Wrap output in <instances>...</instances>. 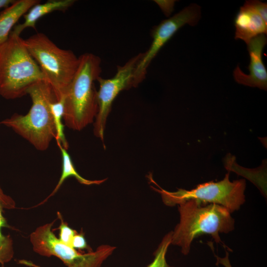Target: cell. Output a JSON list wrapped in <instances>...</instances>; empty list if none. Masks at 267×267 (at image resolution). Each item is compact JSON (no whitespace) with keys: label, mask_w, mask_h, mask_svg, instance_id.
Masks as SVG:
<instances>
[{"label":"cell","mask_w":267,"mask_h":267,"mask_svg":"<svg viewBox=\"0 0 267 267\" xmlns=\"http://www.w3.org/2000/svg\"><path fill=\"white\" fill-rule=\"evenodd\" d=\"M201 18V7L191 3L179 12L161 21L152 30V41L148 50L142 53L133 76V87H137L145 78L147 69L161 48L175 34L186 24L193 26Z\"/></svg>","instance_id":"cell-8"},{"label":"cell","mask_w":267,"mask_h":267,"mask_svg":"<svg viewBox=\"0 0 267 267\" xmlns=\"http://www.w3.org/2000/svg\"><path fill=\"white\" fill-rule=\"evenodd\" d=\"M56 142L62 155V173L55 188L45 200L53 195L57 191L64 180L70 177H75L80 183L87 185H99L106 180V178L100 180H89L82 177L76 171L71 158L67 150L62 146L60 142L58 141H56Z\"/></svg>","instance_id":"cell-15"},{"label":"cell","mask_w":267,"mask_h":267,"mask_svg":"<svg viewBox=\"0 0 267 267\" xmlns=\"http://www.w3.org/2000/svg\"><path fill=\"white\" fill-rule=\"evenodd\" d=\"M234 38L242 40L246 44L253 38L267 33V23L246 1L240 7L234 21Z\"/></svg>","instance_id":"cell-11"},{"label":"cell","mask_w":267,"mask_h":267,"mask_svg":"<svg viewBox=\"0 0 267 267\" xmlns=\"http://www.w3.org/2000/svg\"><path fill=\"white\" fill-rule=\"evenodd\" d=\"M179 222L172 231L171 244L179 246L184 255L188 254L193 240L203 234L210 235L221 243L220 233L234 229V220L224 207L217 204H202L189 200L178 205Z\"/></svg>","instance_id":"cell-1"},{"label":"cell","mask_w":267,"mask_h":267,"mask_svg":"<svg viewBox=\"0 0 267 267\" xmlns=\"http://www.w3.org/2000/svg\"><path fill=\"white\" fill-rule=\"evenodd\" d=\"M43 80L44 77L24 40L11 31L0 45V95L7 99L22 97L31 86Z\"/></svg>","instance_id":"cell-4"},{"label":"cell","mask_w":267,"mask_h":267,"mask_svg":"<svg viewBox=\"0 0 267 267\" xmlns=\"http://www.w3.org/2000/svg\"><path fill=\"white\" fill-rule=\"evenodd\" d=\"M15 0H0V9L7 8L12 4Z\"/></svg>","instance_id":"cell-23"},{"label":"cell","mask_w":267,"mask_h":267,"mask_svg":"<svg viewBox=\"0 0 267 267\" xmlns=\"http://www.w3.org/2000/svg\"><path fill=\"white\" fill-rule=\"evenodd\" d=\"M24 43L51 86L57 101L64 97L78 67L79 57L58 47L45 34L37 33Z\"/></svg>","instance_id":"cell-5"},{"label":"cell","mask_w":267,"mask_h":267,"mask_svg":"<svg viewBox=\"0 0 267 267\" xmlns=\"http://www.w3.org/2000/svg\"><path fill=\"white\" fill-rule=\"evenodd\" d=\"M229 254L226 251V255L223 258L217 257L219 263L223 265L224 267H232L229 260Z\"/></svg>","instance_id":"cell-22"},{"label":"cell","mask_w":267,"mask_h":267,"mask_svg":"<svg viewBox=\"0 0 267 267\" xmlns=\"http://www.w3.org/2000/svg\"><path fill=\"white\" fill-rule=\"evenodd\" d=\"M74 0H49L44 3L33 6L24 15L23 23L16 25L12 31L20 36L26 28L35 29L36 22L44 16L54 11H65L75 2Z\"/></svg>","instance_id":"cell-12"},{"label":"cell","mask_w":267,"mask_h":267,"mask_svg":"<svg viewBox=\"0 0 267 267\" xmlns=\"http://www.w3.org/2000/svg\"><path fill=\"white\" fill-rule=\"evenodd\" d=\"M267 43L266 35L261 34L252 39L247 44L250 58L249 74L243 73L237 65L233 73L237 83L267 90V71L262 59L263 50Z\"/></svg>","instance_id":"cell-10"},{"label":"cell","mask_w":267,"mask_h":267,"mask_svg":"<svg viewBox=\"0 0 267 267\" xmlns=\"http://www.w3.org/2000/svg\"><path fill=\"white\" fill-rule=\"evenodd\" d=\"M59 217L61 220V224L58 228L59 230L58 238L63 243L71 246L72 239L77 232L64 222L60 216H59Z\"/></svg>","instance_id":"cell-18"},{"label":"cell","mask_w":267,"mask_h":267,"mask_svg":"<svg viewBox=\"0 0 267 267\" xmlns=\"http://www.w3.org/2000/svg\"><path fill=\"white\" fill-rule=\"evenodd\" d=\"M261 16L264 21L267 23V3L259 0L246 1Z\"/></svg>","instance_id":"cell-19"},{"label":"cell","mask_w":267,"mask_h":267,"mask_svg":"<svg viewBox=\"0 0 267 267\" xmlns=\"http://www.w3.org/2000/svg\"><path fill=\"white\" fill-rule=\"evenodd\" d=\"M27 94L32 101L28 113L25 115L14 114L0 122V124L11 128L36 149L45 150L56 136L50 104L57 100L51 86L45 80L31 86Z\"/></svg>","instance_id":"cell-3"},{"label":"cell","mask_w":267,"mask_h":267,"mask_svg":"<svg viewBox=\"0 0 267 267\" xmlns=\"http://www.w3.org/2000/svg\"><path fill=\"white\" fill-rule=\"evenodd\" d=\"M15 206L13 200L4 194L0 187V263L2 264L10 261L14 254L12 240L10 237L3 235L1 232L2 227H9L3 216L2 211L3 209H13Z\"/></svg>","instance_id":"cell-14"},{"label":"cell","mask_w":267,"mask_h":267,"mask_svg":"<svg viewBox=\"0 0 267 267\" xmlns=\"http://www.w3.org/2000/svg\"><path fill=\"white\" fill-rule=\"evenodd\" d=\"M246 181L243 179L231 181L229 172L223 179L198 185L190 190L178 189L170 192L160 187L156 189L162 196L164 203L174 206L189 200L202 204H214L225 208L230 213L238 210L245 201Z\"/></svg>","instance_id":"cell-6"},{"label":"cell","mask_w":267,"mask_h":267,"mask_svg":"<svg viewBox=\"0 0 267 267\" xmlns=\"http://www.w3.org/2000/svg\"><path fill=\"white\" fill-rule=\"evenodd\" d=\"M54 221L38 227L30 236L33 250L47 257L55 256L67 267H101L116 247L107 244L99 246L95 251L81 253L62 242L52 230Z\"/></svg>","instance_id":"cell-7"},{"label":"cell","mask_w":267,"mask_h":267,"mask_svg":"<svg viewBox=\"0 0 267 267\" xmlns=\"http://www.w3.org/2000/svg\"><path fill=\"white\" fill-rule=\"evenodd\" d=\"M172 231L168 232L163 238L157 248L154 252L153 261L146 267H174L169 265L166 261V254L171 244Z\"/></svg>","instance_id":"cell-17"},{"label":"cell","mask_w":267,"mask_h":267,"mask_svg":"<svg viewBox=\"0 0 267 267\" xmlns=\"http://www.w3.org/2000/svg\"><path fill=\"white\" fill-rule=\"evenodd\" d=\"M79 57L76 72L64 96L63 119L65 125L81 131L93 122L98 112L94 81L101 72L100 58L91 53Z\"/></svg>","instance_id":"cell-2"},{"label":"cell","mask_w":267,"mask_h":267,"mask_svg":"<svg viewBox=\"0 0 267 267\" xmlns=\"http://www.w3.org/2000/svg\"><path fill=\"white\" fill-rule=\"evenodd\" d=\"M50 108L56 131L55 139L67 150L69 145L64 133V125L62 123L64 113V97L59 101L52 102L50 104Z\"/></svg>","instance_id":"cell-16"},{"label":"cell","mask_w":267,"mask_h":267,"mask_svg":"<svg viewBox=\"0 0 267 267\" xmlns=\"http://www.w3.org/2000/svg\"><path fill=\"white\" fill-rule=\"evenodd\" d=\"M38 0H18L6 8L0 14V45L8 39L16 23L34 5Z\"/></svg>","instance_id":"cell-13"},{"label":"cell","mask_w":267,"mask_h":267,"mask_svg":"<svg viewBox=\"0 0 267 267\" xmlns=\"http://www.w3.org/2000/svg\"><path fill=\"white\" fill-rule=\"evenodd\" d=\"M71 246L76 250L88 249L91 251V249H89L84 234L81 232L80 233L77 232L75 235L72 239Z\"/></svg>","instance_id":"cell-20"},{"label":"cell","mask_w":267,"mask_h":267,"mask_svg":"<svg viewBox=\"0 0 267 267\" xmlns=\"http://www.w3.org/2000/svg\"><path fill=\"white\" fill-rule=\"evenodd\" d=\"M166 16H169L173 11L175 1L155 0Z\"/></svg>","instance_id":"cell-21"},{"label":"cell","mask_w":267,"mask_h":267,"mask_svg":"<svg viewBox=\"0 0 267 267\" xmlns=\"http://www.w3.org/2000/svg\"><path fill=\"white\" fill-rule=\"evenodd\" d=\"M139 53L131 58L123 66H119L115 75L110 79L100 76L97 81L99 85L97 91L98 112L94 123L93 133L104 141V131L112 103L119 93L133 87V76L136 65L141 58Z\"/></svg>","instance_id":"cell-9"},{"label":"cell","mask_w":267,"mask_h":267,"mask_svg":"<svg viewBox=\"0 0 267 267\" xmlns=\"http://www.w3.org/2000/svg\"><path fill=\"white\" fill-rule=\"evenodd\" d=\"M36 267H38L37 266Z\"/></svg>","instance_id":"cell-24"}]
</instances>
